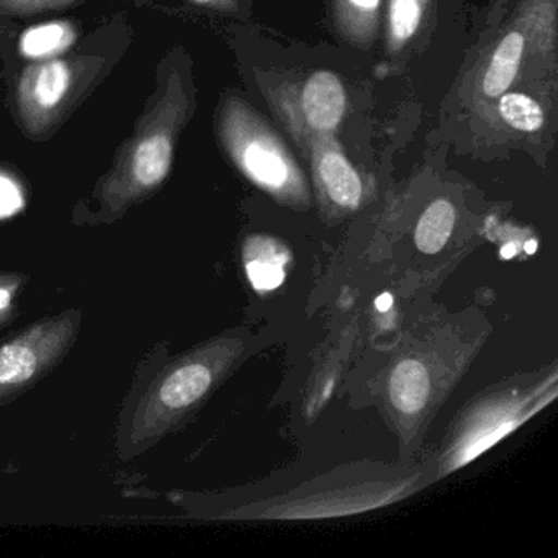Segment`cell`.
I'll return each instance as SVG.
<instances>
[{"label": "cell", "mask_w": 558, "mask_h": 558, "mask_svg": "<svg viewBox=\"0 0 558 558\" xmlns=\"http://www.w3.org/2000/svg\"><path fill=\"white\" fill-rule=\"evenodd\" d=\"M192 102L184 77L172 71L165 93L140 119L135 133L123 143L112 169L97 185V221L119 220L133 205L151 197L171 174L179 135L191 116Z\"/></svg>", "instance_id": "cell-1"}, {"label": "cell", "mask_w": 558, "mask_h": 558, "mask_svg": "<svg viewBox=\"0 0 558 558\" xmlns=\"http://www.w3.org/2000/svg\"><path fill=\"white\" fill-rule=\"evenodd\" d=\"M225 151L251 182L282 198L305 197V178L280 136L240 99H228L220 113Z\"/></svg>", "instance_id": "cell-2"}, {"label": "cell", "mask_w": 558, "mask_h": 558, "mask_svg": "<svg viewBox=\"0 0 558 558\" xmlns=\"http://www.w3.org/2000/svg\"><path fill=\"white\" fill-rule=\"evenodd\" d=\"M106 68V58L57 57L28 64L19 77L15 109L19 122L34 138L53 133L89 93Z\"/></svg>", "instance_id": "cell-3"}, {"label": "cell", "mask_w": 558, "mask_h": 558, "mask_svg": "<svg viewBox=\"0 0 558 558\" xmlns=\"http://www.w3.org/2000/svg\"><path fill=\"white\" fill-rule=\"evenodd\" d=\"M80 310L41 319L0 344V404L34 388L70 354L81 328Z\"/></svg>", "instance_id": "cell-4"}, {"label": "cell", "mask_w": 558, "mask_h": 558, "mask_svg": "<svg viewBox=\"0 0 558 558\" xmlns=\"http://www.w3.org/2000/svg\"><path fill=\"white\" fill-rule=\"evenodd\" d=\"M300 107L313 132L331 133L344 119L348 94L335 73L318 71L303 86Z\"/></svg>", "instance_id": "cell-5"}, {"label": "cell", "mask_w": 558, "mask_h": 558, "mask_svg": "<svg viewBox=\"0 0 558 558\" xmlns=\"http://www.w3.org/2000/svg\"><path fill=\"white\" fill-rule=\"evenodd\" d=\"M313 166L328 197L342 208L354 210L362 201V181L338 145L316 143Z\"/></svg>", "instance_id": "cell-6"}, {"label": "cell", "mask_w": 558, "mask_h": 558, "mask_svg": "<svg viewBox=\"0 0 558 558\" xmlns=\"http://www.w3.org/2000/svg\"><path fill=\"white\" fill-rule=\"evenodd\" d=\"M524 57V37L521 32H509L493 53L485 76H483L482 89L488 99H498L508 93L512 81L518 76Z\"/></svg>", "instance_id": "cell-7"}, {"label": "cell", "mask_w": 558, "mask_h": 558, "mask_svg": "<svg viewBox=\"0 0 558 558\" xmlns=\"http://www.w3.org/2000/svg\"><path fill=\"white\" fill-rule=\"evenodd\" d=\"M391 403L404 414H414L423 410L429 398V375L421 362L408 359L400 362L391 372L390 384Z\"/></svg>", "instance_id": "cell-8"}, {"label": "cell", "mask_w": 558, "mask_h": 558, "mask_svg": "<svg viewBox=\"0 0 558 558\" xmlns=\"http://www.w3.org/2000/svg\"><path fill=\"white\" fill-rule=\"evenodd\" d=\"M246 270L254 289L260 292L277 289L286 279L287 256L267 238H254L246 246Z\"/></svg>", "instance_id": "cell-9"}, {"label": "cell", "mask_w": 558, "mask_h": 558, "mask_svg": "<svg viewBox=\"0 0 558 558\" xmlns=\"http://www.w3.org/2000/svg\"><path fill=\"white\" fill-rule=\"evenodd\" d=\"M76 38L74 25L68 22H50L25 32L21 38V51L32 60H50L73 47Z\"/></svg>", "instance_id": "cell-10"}, {"label": "cell", "mask_w": 558, "mask_h": 558, "mask_svg": "<svg viewBox=\"0 0 558 558\" xmlns=\"http://www.w3.org/2000/svg\"><path fill=\"white\" fill-rule=\"evenodd\" d=\"M456 225V208L446 198L433 202L421 215L414 231L417 250L424 254H436L446 246Z\"/></svg>", "instance_id": "cell-11"}, {"label": "cell", "mask_w": 558, "mask_h": 558, "mask_svg": "<svg viewBox=\"0 0 558 558\" xmlns=\"http://www.w3.org/2000/svg\"><path fill=\"white\" fill-rule=\"evenodd\" d=\"M429 0H390L388 8V47L403 50L417 34Z\"/></svg>", "instance_id": "cell-12"}, {"label": "cell", "mask_w": 558, "mask_h": 558, "mask_svg": "<svg viewBox=\"0 0 558 558\" xmlns=\"http://www.w3.org/2000/svg\"><path fill=\"white\" fill-rule=\"evenodd\" d=\"M381 0H336L339 27L352 40L368 41L377 27Z\"/></svg>", "instance_id": "cell-13"}, {"label": "cell", "mask_w": 558, "mask_h": 558, "mask_svg": "<svg viewBox=\"0 0 558 558\" xmlns=\"http://www.w3.org/2000/svg\"><path fill=\"white\" fill-rule=\"evenodd\" d=\"M499 116L512 130L535 133L544 126V110L537 100L522 93H505L499 97Z\"/></svg>", "instance_id": "cell-14"}, {"label": "cell", "mask_w": 558, "mask_h": 558, "mask_svg": "<svg viewBox=\"0 0 558 558\" xmlns=\"http://www.w3.org/2000/svg\"><path fill=\"white\" fill-rule=\"evenodd\" d=\"M76 2L80 0H0V15L27 17V15L40 14V12L68 8Z\"/></svg>", "instance_id": "cell-15"}, {"label": "cell", "mask_w": 558, "mask_h": 558, "mask_svg": "<svg viewBox=\"0 0 558 558\" xmlns=\"http://www.w3.org/2000/svg\"><path fill=\"white\" fill-rule=\"evenodd\" d=\"M25 286V277L19 274H0V328L15 315L19 293Z\"/></svg>", "instance_id": "cell-16"}, {"label": "cell", "mask_w": 558, "mask_h": 558, "mask_svg": "<svg viewBox=\"0 0 558 558\" xmlns=\"http://www.w3.org/2000/svg\"><path fill=\"white\" fill-rule=\"evenodd\" d=\"M194 4L205 5V8L220 9V11H228L233 5L234 0H191Z\"/></svg>", "instance_id": "cell-17"}, {"label": "cell", "mask_w": 558, "mask_h": 558, "mask_svg": "<svg viewBox=\"0 0 558 558\" xmlns=\"http://www.w3.org/2000/svg\"><path fill=\"white\" fill-rule=\"evenodd\" d=\"M390 305H391V296L390 295H387V293H385V295L378 296L377 306H378V310H380V312H387V310L390 308Z\"/></svg>", "instance_id": "cell-18"}, {"label": "cell", "mask_w": 558, "mask_h": 558, "mask_svg": "<svg viewBox=\"0 0 558 558\" xmlns=\"http://www.w3.org/2000/svg\"><path fill=\"white\" fill-rule=\"evenodd\" d=\"M514 253H515L514 246H508L501 251L502 257H506V259H509V257L514 256Z\"/></svg>", "instance_id": "cell-19"}, {"label": "cell", "mask_w": 558, "mask_h": 558, "mask_svg": "<svg viewBox=\"0 0 558 558\" xmlns=\"http://www.w3.org/2000/svg\"><path fill=\"white\" fill-rule=\"evenodd\" d=\"M535 250H537V243H535V241H529V243L525 244V251H527L529 254L534 253Z\"/></svg>", "instance_id": "cell-20"}]
</instances>
